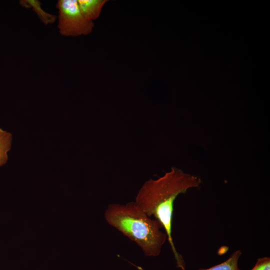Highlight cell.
<instances>
[{
	"mask_svg": "<svg viewBox=\"0 0 270 270\" xmlns=\"http://www.w3.org/2000/svg\"><path fill=\"white\" fill-rule=\"evenodd\" d=\"M251 270H270V258L268 256L258 258Z\"/></svg>",
	"mask_w": 270,
	"mask_h": 270,
	"instance_id": "cell-8",
	"label": "cell"
},
{
	"mask_svg": "<svg viewBox=\"0 0 270 270\" xmlns=\"http://www.w3.org/2000/svg\"><path fill=\"white\" fill-rule=\"evenodd\" d=\"M20 4L26 8H31L45 25L52 24L56 21L57 16L45 11L42 7V2L38 0H20Z\"/></svg>",
	"mask_w": 270,
	"mask_h": 270,
	"instance_id": "cell-5",
	"label": "cell"
},
{
	"mask_svg": "<svg viewBox=\"0 0 270 270\" xmlns=\"http://www.w3.org/2000/svg\"><path fill=\"white\" fill-rule=\"evenodd\" d=\"M58 15V28L64 36L76 37L90 34L94 23L82 14L78 0H58L56 4Z\"/></svg>",
	"mask_w": 270,
	"mask_h": 270,
	"instance_id": "cell-3",
	"label": "cell"
},
{
	"mask_svg": "<svg viewBox=\"0 0 270 270\" xmlns=\"http://www.w3.org/2000/svg\"><path fill=\"white\" fill-rule=\"evenodd\" d=\"M241 254L240 250H236L226 261L208 268L199 270H240L238 266V261Z\"/></svg>",
	"mask_w": 270,
	"mask_h": 270,
	"instance_id": "cell-7",
	"label": "cell"
},
{
	"mask_svg": "<svg viewBox=\"0 0 270 270\" xmlns=\"http://www.w3.org/2000/svg\"><path fill=\"white\" fill-rule=\"evenodd\" d=\"M106 0H78L80 10L87 20L94 22L100 16Z\"/></svg>",
	"mask_w": 270,
	"mask_h": 270,
	"instance_id": "cell-4",
	"label": "cell"
},
{
	"mask_svg": "<svg viewBox=\"0 0 270 270\" xmlns=\"http://www.w3.org/2000/svg\"><path fill=\"white\" fill-rule=\"evenodd\" d=\"M12 140L11 133L0 127V166L4 165L8 160V152L10 150Z\"/></svg>",
	"mask_w": 270,
	"mask_h": 270,
	"instance_id": "cell-6",
	"label": "cell"
},
{
	"mask_svg": "<svg viewBox=\"0 0 270 270\" xmlns=\"http://www.w3.org/2000/svg\"><path fill=\"white\" fill-rule=\"evenodd\" d=\"M200 178L176 167L156 179L146 181L138 190L134 202L148 216L154 217L162 224L176 258L177 266L185 270L182 256L177 252L172 236L174 204L180 194L198 188Z\"/></svg>",
	"mask_w": 270,
	"mask_h": 270,
	"instance_id": "cell-1",
	"label": "cell"
},
{
	"mask_svg": "<svg viewBox=\"0 0 270 270\" xmlns=\"http://www.w3.org/2000/svg\"><path fill=\"white\" fill-rule=\"evenodd\" d=\"M104 218L108 224L136 242L147 256H159L168 240L160 222L148 216L134 201L110 204Z\"/></svg>",
	"mask_w": 270,
	"mask_h": 270,
	"instance_id": "cell-2",
	"label": "cell"
}]
</instances>
